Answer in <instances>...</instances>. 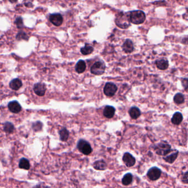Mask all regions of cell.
Listing matches in <instances>:
<instances>
[{"label":"cell","instance_id":"obj_1","mask_svg":"<svg viewBox=\"0 0 188 188\" xmlns=\"http://www.w3.org/2000/svg\"><path fill=\"white\" fill-rule=\"evenodd\" d=\"M115 22L119 28L122 29L128 28L131 23L130 19V13L122 12L119 13L115 18Z\"/></svg>","mask_w":188,"mask_h":188},{"label":"cell","instance_id":"obj_2","mask_svg":"<svg viewBox=\"0 0 188 188\" xmlns=\"http://www.w3.org/2000/svg\"><path fill=\"white\" fill-rule=\"evenodd\" d=\"M146 19L145 13L141 10H133L130 12L131 23L134 25H140L144 22Z\"/></svg>","mask_w":188,"mask_h":188},{"label":"cell","instance_id":"obj_3","mask_svg":"<svg viewBox=\"0 0 188 188\" xmlns=\"http://www.w3.org/2000/svg\"><path fill=\"white\" fill-rule=\"evenodd\" d=\"M155 150L157 154L160 156H166L172 151L171 145L164 142L158 143L155 147Z\"/></svg>","mask_w":188,"mask_h":188},{"label":"cell","instance_id":"obj_4","mask_svg":"<svg viewBox=\"0 0 188 188\" xmlns=\"http://www.w3.org/2000/svg\"><path fill=\"white\" fill-rule=\"evenodd\" d=\"M77 148L81 153L85 155H89L93 151L90 143L84 140H80L78 141L77 144Z\"/></svg>","mask_w":188,"mask_h":188},{"label":"cell","instance_id":"obj_5","mask_svg":"<svg viewBox=\"0 0 188 188\" xmlns=\"http://www.w3.org/2000/svg\"><path fill=\"white\" fill-rule=\"evenodd\" d=\"M106 65L104 62L97 61L91 67V72L95 75H101L104 73Z\"/></svg>","mask_w":188,"mask_h":188},{"label":"cell","instance_id":"obj_6","mask_svg":"<svg viewBox=\"0 0 188 188\" xmlns=\"http://www.w3.org/2000/svg\"><path fill=\"white\" fill-rule=\"evenodd\" d=\"M117 87L116 85L112 82H108L106 84L104 88V92L106 95L108 97H112L115 95L117 91Z\"/></svg>","mask_w":188,"mask_h":188},{"label":"cell","instance_id":"obj_7","mask_svg":"<svg viewBox=\"0 0 188 188\" xmlns=\"http://www.w3.org/2000/svg\"><path fill=\"white\" fill-rule=\"evenodd\" d=\"M161 175V171L159 168L157 167L151 168L147 173L148 178L151 181H156L160 177Z\"/></svg>","mask_w":188,"mask_h":188},{"label":"cell","instance_id":"obj_8","mask_svg":"<svg viewBox=\"0 0 188 188\" xmlns=\"http://www.w3.org/2000/svg\"><path fill=\"white\" fill-rule=\"evenodd\" d=\"M50 21L57 27H59L62 24L63 19L62 16L59 13L51 14L49 17Z\"/></svg>","mask_w":188,"mask_h":188},{"label":"cell","instance_id":"obj_9","mask_svg":"<svg viewBox=\"0 0 188 188\" xmlns=\"http://www.w3.org/2000/svg\"><path fill=\"white\" fill-rule=\"evenodd\" d=\"M123 160L128 167H131L135 164V158L129 152H126L124 154Z\"/></svg>","mask_w":188,"mask_h":188},{"label":"cell","instance_id":"obj_10","mask_svg":"<svg viewBox=\"0 0 188 188\" xmlns=\"http://www.w3.org/2000/svg\"><path fill=\"white\" fill-rule=\"evenodd\" d=\"M46 87L44 84L38 83L35 84L34 86V91L35 94L38 96H44L45 94Z\"/></svg>","mask_w":188,"mask_h":188},{"label":"cell","instance_id":"obj_11","mask_svg":"<svg viewBox=\"0 0 188 188\" xmlns=\"http://www.w3.org/2000/svg\"><path fill=\"white\" fill-rule=\"evenodd\" d=\"M8 108L10 112L13 113H18L21 112V107L17 101H12L8 104Z\"/></svg>","mask_w":188,"mask_h":188},{"label":"cell","instance_id":"obj_12","mask_svg":"<svg viewBox=\"0 0 188 188\" xmlns=\"http://www.w3.org/2000/svg\"><path fill=\"white\" fill-rule=\"evenodd\" d=\"M123 50L125 53H131L134 50L133 43L130 39H127L122 46Z\"/></svg>","mask_w":188,"mask_h":188},{"label":"cell","instance_id":"obj_13","mask_svg":"<svg viewBox=\"0 0 188 188\" xmlns=\"http://www.w3.org/2000/svg\"><path fill=\"white\" fill-rule=\"evenodd\" d=\"M115 110L113 107L107 105L104 108L103 111V114L106 118L111 119L113 118V116L115 115Z\"/></svg>","mask_w":188,"mask_h":188},{"label":"cell","instance_id":"obj_14","mask_svg":"<svg viewBox=\"0 0 188 188\" xmlns=\"http://www.w3.org/2000/svg\"><path fill=\"white\" fill-rule=\"evenodd\" d=\"M23 84L19 79L15 78L11 81L10 83V87L11 89L15 91H17L19 88H21Z\"/></svg>","mask_w":188,"mask_h":188},{"label":"cell","instance_id":"obj_15","mask_svg":"<svg viewBox=\"0 0 188 188\" xmlns=\"http://www.w3.org/2000/svg\"><path fill=\"white\" fill-rule=\"evenodd\" d=\"M129 114L132 118L133 119H136L141 115V112L138 107H132L129 109Z\"/></svg>","mask_w":188,"mask_h":188},{"label":"cell","instance_id":"obj_16","mask_svg":"<svg viewBox=\"0 0 188 188\" xmlns=\"http://www.w3.org/2000/svg\"><path fill=\"white\" fill-rule=\"evenodd\" d=\"M183 117L181 113L180 112H176L175 113H174L172 118L171 119V121L174 125H179L183 121Z\"/></svg>","mask_w":188,"mask_h":188},{"label":"cell","instance_id":"obj_17","mask_svg":"<svg viewBox=\"0 0 188 188\" xmlns=\"http://www.w3.org/2000/svg\"><path fill=\"white\" fill-rule=\"evenodd\" d=\"M86 63L85 61L82 60L78 61L75 65V71L78 73H83L86 69Z\"/></svg>","mask_w":188,"mask_h":188},{"label":"cell","instance_id":"obj_18","mask_svg":"<svg viewBox=\"0 0 188 188\" xmlns=\"http://www.w3.org/2000/svg\"><path fill=\"white\" fill-rule=\"evenodd\" d=\"M178 155V151H174L173 152L169 154V155H167V156L166 155V156L164 158V160L168 163H172L177 159Z\"/></svg>","mask_w":188,"mask_h":188},{"label":"cell","instance_id":"obj_19","mask_svg":"<svg viewBox=\"0 0 188 188\" xmlns=\"http://www.w3.org/2000/svg\"><path fill=\"white\" fill-rule=\"evenodd\" d=\"M94 168L95 169H97V170L104 171L106 169L107 164L104 160H97L94 163Z\"/></svg>","mask_w":188,"mask_h":188},{"label":"cell","instance_id":"obj_20","mask_svg":"<svg viewBox=\"0 0 188 188\" xmlns=\"http://www.w3.org/2000/svg\"><path fill=\"white\" fill-rule=\"evenodd\" d=\"M157 67L158 69L161 70H165L167 69L168 67V62L165 59H161L157 60L156 63Z\"/></svg>","mask_w":188,"mask_h":188},{"label":"cell","instance_id":"obj_21","mask_svg":"<svg viewBox=\"0 0 188 188\" xmlns=\"http://www.w3.org/2000/svg\"><path fill=\"white\" fill-rule=\"evenodd\" d=\"M80 51L84 55H87L94 51V48L89 44H86L84 47L80 49Z\"/></svg>","mask_w":188,"mask_h":188},{"label":"cell","instance_id":"obj_22","mask_svg":"<svg viewBox=\"0 0 188 188\" xmlns=\"http://www.w3.org/2000/svg\"><path fill=\"white\" fill-rule=\"evenodd\" d=\"M132 181V175L131 173H127L122 178V184L124 185H129Z\"/></svg>","mask_w":188,"mask_h":188},{"label":"cell","instance_id":"obj_23","mask_svg":"<svg viewBox=\"0 0 188 188\" xmlns=\"http://www.w3.org/2000/svg\"><path fill=\"white\" fill-rule=\"evenodd\" d=\"M60 139L62 141H66L69 137V131L66 128H63L59 131Z\"/></svg>","mask_w":188,"mask_h":188},{"label":"cell","instance_id":"obj_24","mask_svg":"<svg viewBox=\"0 0 188 188\" xmlns=\"http://www.w3.org/2000/svg\"><path fill=\"white\" fill-rule=\"evenodd\" d=\"M30 165L29 161L27 159L23 158H21L20 160L19 163V167L20 168L28 170L30 168Z\"/></svg>","mask_w":188,"mask_h":188},{"label":"cell","instance_id":"obj_25","mask_svg":"<svg viewBox=\"0 0 188 188\" xmlns=\"http://www.w3.org/2000/svg\"><path fill=\"white\" fill-rule=\"evenodd\" d=\"M174 101L177 104H181L184 102V97L181 93H177L174 95Z\"/></svg>","mask_w":188,"mask_h":188},{"label":"cell","instance_id":"obj_26","mask_svg":"<svg viewBox=\"0 0 188 188\" xmlns=\"http://www.w3.org/2000/svg\"><path fill=\"white\" fill-rule=\"evenodd\" d=\"M4 130L7 133H12L14 130V126L10 122H6L4 125Z\"/></svg>","mask_w":188,"mask_h":188},{"label":"cell","instance_id":"obj_27","mask_svg":"<svg viewBox=\"0 0 188 188\" xmlns=\"http://www.w3.org/2000/svg\"><path fill=\"white\" fill-rule=\"evenodd\" d=\"M16 38L18 40L24 39V40H27L29 39V37H28V35H27L24 32H21V33H19L17 35Z\"/></svg>","mask_w":188,"mask_h":188},{"label":"cell","instance_id":"obj_28","mask_svg":"<svg viewBox=\"0 0 188 188\" xmlns=\"http://www.w3.org/2000/svg\"><path fill=\"white\" fill-rule=\"evenodd\" d=\"M16 25H17L18 28H23L24 27V24H23V19L21 17H18L16 19V20L15 21Z\"/></svg>","mask_w":188,"mask_h":188},{"label":"cell","instance_id":"obj_29","mask_svg":"<svg viewBox=\"0 0 188 188\" xmlns=\"http://www.w3.org/2000/svg\"><path fill=\"white\" fill-rule=\"evenodd\" d=\"M182 181L185 184H188V172L185 173L182 177Z\"/></svg>","mask_w":188,"mask_h":188},{"label":"cell","instance_id":"obj_30","mask_svg":"<svg viewBox=\"0 0 188 188\" xmlns=\"http://www.w3.org/2000/svg\"><path fill=\"white\" fill-rule=\"evenodd\" d=\"M182 85L185 89H187L188 88V79L184 78L182 81Z\"/></svg>","mask_w":188,"mask_h":188},{"label":"cell","instance_id":"obj_31","mask_svg":"<svg viewBox=\"0 0 188 188\" xmlns=\"http://www.w3.org/2000/svg\"><path fill=\"white\" fill-rule=\"evenodd\" d=\"M11 3H15L17 1V0H9Z\"/></svg>","mask_w":188,"mask_h":188}]
</instances>
